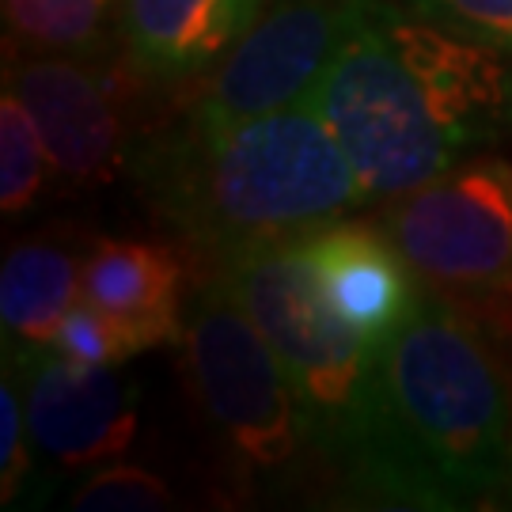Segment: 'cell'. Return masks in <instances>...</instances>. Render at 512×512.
Segmentation results:
<instances>
[{"instance_id":"6da1fadb","label":"cell","mask_w":512,"mask_h":512,"mask_svg":"<svg viewBox=\"0 0 512 512\" xmlns=\"http://www.w3.org/2000/svg\"><path fill=\"white\" fill-rule=\"evenodd\" d=\"M346 490L387 509L512 505V361L494 323L421 289L376 342Z\"/></svg>"},{"instance_id":"7a4b0ae2","label":"cell","mask_w":512,"mask_h":512,"mask_svg":"<svg viewBox=\"0 0 512 512\" xmlns=\"http://www.w3.org/2000/svg\"><path fill=\"white\" fill-rule=\"evenodd\" d=\"M365 202H395L512 118L501 50L384 0H349L342 42L311 88Z\"/></svg>"},{"instance_id":"3957f363","label":"cell","mask_w":512,"mask_h":512,"mask_svg":"<svg viewBox=\"0 0 512 512\" xmlns=\"http://www.w3.org/2000/svg\"><path fill=\"white\" fill-rule=\"evenodd\" d=\"M133 179L152 213L213 266L304 239L365 202L308 99L236 126L183 118L133 156Z\"/></svg>"},{"instance_id":"277c9868","label":"cell","mask_w":512,"mask_h":512,"mask_svg":"<svg viewBox=\"0 0 512 512\" xmlns=\"http://www.w3.org/2000/svg\"><path fill=\"white\" fill-rule=\"evenodd\" d=\"M183 365L228 471L255 486L293 482L319 459L293 384L255 319L217 274L183 311Z\"/></svg>"},{"instance_id":"5b68a950","label":"cell","mask_w":512,"mask_h":512,"mask_svg":"<svg viewBox=\"0 0 512 512\" xmlns=\"http://www.w3.org/2000/svg\"><path fill=\"white\" fill-rule=\"evenodd\" d=\"M213 274L274 346L319 456L342 471L365 414L376 342L327 304L300 239L228 258Z\"/></svg>"},{"instance_id":"8992f818","label":"cell","mask_w":512,"mask_h":512,"mask_svg":"<svg viewBox=\"0 0 512 512\" xmlns=\"http://www.w3.org/2000/svg\"><path fill=\"white\" fill-rule=\"evenodd\" d=\"M384 232L429 289L459 296L512 285V167L452 164L387 209Z\"/></svg>"},{"instance_id":"52a82bcc","label":"cell","mask_w":512,"mask_h":512,"mask_svg":"<svg viewBox=\"0 0 512 512\" xmlns=\"http://www.w3.org/2000/svg\"><path fill=\"white\" fill-rule=\"evenodd\" d=\"M349 0H285L228 50L186 110L202 126H236L296 107L311 95L342 42Z\"/></svg>"},{"instance_id":"ba28073f","label":"cell","mask_w":512,"mask_h":512,"mask_svg":"<svg viewBox=\"0 0 512 512\" xmlns=\"http://www.w3.org/2000/svg\"><path fill=\"white\" fill-rule=\"evenodd\" d=\"M35 452L61 471L107 467L137 437V387L114 365H80L57 349L16 353Z\"/></svg>"},{"instance_id":"9c48e42d","label":"cell","mask_w":512,"mask_h":512,"mask_svg":"<svg viewBox=\"0 0 512 512\" xmlns=\"http://www.w3.org/2000/svg\"><path fill=\"white\" fill-rule=\"evenodd\" d=\"M23 99L69 194L107 186L126 164L118 80L69 57H31L4 80Z\"/></svg>"},{"instance_id":"30bf717a","label":"cell","mask_w":512,"mask_h":512,"mask_svg":"<svg viewBox=\"0 0 512 512\" xmlns=\"http://www.w3.org/2000/svg\"><path fill=\"white\" fill-rule=\"evenodd\" d=\"M327 304L368 342H384L418 304V274L410 270L384 224L334 220L300 239Z\"/></svg>"},{"instance_id":"8fae6325","label":"cell","mask_w":512,"mask_h":512,"mask_svg":"<svg viewBox=\"0 0 512 512\" xmlns=\"http://www.w3.org/2000/svg\"><path fill=\"white\" fill-rule=\"evenodd\" d=\"M183 262L164 243L99 239L84 258L80 300L126 330L129 346L145 353L183 338Z\"/></svg>"},{"instance_id":"7c38bea8","label":"cell","mask_w":512,"mask_h":512,"mask_svg":"<svg viewBox=\"0 0 512 512\" xmlns=\"http://www.w3.org/2000/svg\"><path fill=\"white\" fill-rule=\"evenodd\" d=\"M262 0H126L129 57L160 80H183L213 65L255 27Z\"/></svg>"},{"instance_id":"4fadbf2b","label":"cell","mask_w":512,"mask_h":512,"mask_svg":"<svg viewBox=\"0 0 512 512\" xmlns=\"http://www.w3.org/2000/svg\"><path fill=\"white\" fill-rule=\"evenodd\" d=\"M84 258L73 243L54 236L19 239L0 270V319L4 342L16 353L50 349L65 311L80 300Z\"/></svg>"},{"instance_id":"5bb4252c","label":"cell","mask_w":512,"mask_h":512,"mask_svg":"<svg viewBox=\"0 0 512 512\" xmlns=\"http://www.w3.org/2000/svg\"><path fill=\"white\" fill-rule=\"evenodd\" d=\"M46 164H50V156L38 137L31 110L4 84V99H0V205L8 217L27 213L35 205L42 179H46Z\"/></svg>"},{"instance_id":"9a60e30c","label":"cell","mask_w":512,"mask_h":512,"mask_svg":"<svg viewBox=\"0 0 512 512\" xmlns=\"http://www.w3.org/2000/svg\"><path fill=\"white\" fill-rule=\"evenodd\" d=\"M114 0H4V16L19 42L38 50L92 46Z\"/></svg>"},{"instance_id":"2e32d148","label":"cell","mask_w":512,"mask_h":512,"mask_svg":"<svg viewBox=\"0 0 512 512\" xmlns=\"http://www.w3.org/2000/svg\"><path fill=\"white\" fill-rule=\"evenodd\" d=\"M175 505V490L148 467H99L73 490V509L80 512H156Z\"/></svg>"},{"instance_id":"e0dca14e","label":"cell","mask_w":512,"mask_h":512,"mask_svg":"<svg viewBox=\"0 0 512 512\" xmlns=\"http://www.w3.org/2000/svg\"><path fill=\"white\" fill-rule=\"evenodd\" d=\"M50 349H57L69 361H80V365H114V368L137 353V349L129 346L126 330L118 327L114 319H107L99 308L84 304V300H76L73 308L65 311V319H61Z\"/></svg>"},{"instance_id":"ac0fdd59","label":"cell","mask_w":512,"mask_h":512,"mask_svg":"<svg viewBox=\"0 0 512 512\" xmlns=\"http://www.w3.org/2000/svg\"><path fill=\"white\" fill-rule=\"evenodd\" d=\"M410 8L456 35L512 54V0H410Z\"/></svg>"},{"instance_id":"d6986e66","label":"cell","mask_w":512,"mask_h":512,"mask_svg":"<svg viewBox=\"0 0 512 512\" xmlns=\"http://www.w3.org/2000/svg\"><path fill=\"white\" fill-rule=\"evenodd\" d=\"M31 429L27 410L19 399V387L12 384V372L4 368L0 384V501L12 505L23 494V482L31 475Z\"/></svg>"},{"instance_id":"ffe728a7","label":"cell","mask_w":512,"mask_h":512,"mask_svg":"<svg viewBox=\"0 0 512 512\" xmlns=\"http://www.w3.org/2000/svg\"><path fill=\"white\" fill-rule=\"evenodd\" d=\"M509 293H512V285H509Z\"/></svg>"}]
</instances>
